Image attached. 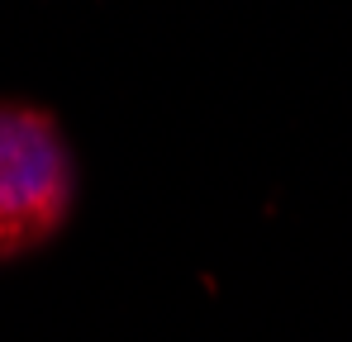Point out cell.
Returning a JSON list of instances; mask_svg holds the SVG:
<instances>
[{
    "label": "cell",
    "mask_w": 352,
    "mask_h": 342,
    "mask_svg": "<svg viewBox=\"0 0 352 342\" xmlns=\"http://www.w3.org/2000/svg\"><path fill=\"white\" fill-rule=\"evenodd\" d=\"M76 205V162L48 110L0 100V262L58 238Z\"/></svg>",
    "instance_id": "1"
}]
</instances>
